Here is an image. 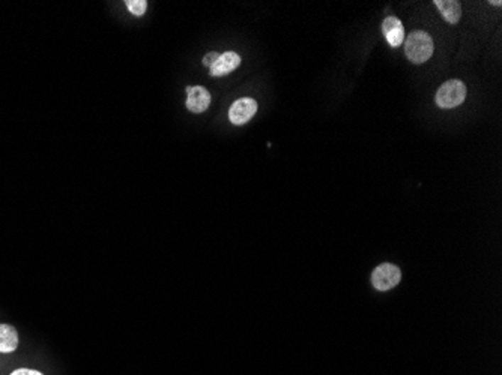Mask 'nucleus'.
I'll return each mask as SVG.
<instances>
[{
    "label": "nucleus",
    "mask_w": 502,
    "mask_h": 375,
    "mask_svg": "<svg viewBox=\"0 0 502 375\" xmlns=\"http://www.w3.org/2000/svg\"><path fill=\"white\" fill-rule=\"evenodd\" d=\"M9 375H44L43 372L36 369H29V368H18L16 371H12Z\"/></svg>",
    "instance_id": "12"
},
{
    "label": "nucleus",
    "mask_w": 502,
    "mask_h": 375,
    "mask_svg": "<svg viewBox=\"0 0 502 375\" xmlns=\"http://www.w3.org/2000/svg\"><path fill=\"white\" fill-rule=\"evenodd\" d=\"M435 5L441 11L442 17L452 24L459 23L462 16V6L456 0H435Z\"/></svg>",
    "instance_id": "9"
},
{
    "label": "nucleus",
    "mask_w": 502,
    "mask_h": 375,
    "mask_svg": "<svg viewBox=\"0 0 502 375\" xmlns=\"http://www.w3.org/2000/svg\"><path fill=\"white\" fill-rule=\"evenodd\" d=\"M466 98V86L459 80L444 83L436 94V104L441 108H454Z\"/></svg>",
    "instance_id": "2"
},
{
    "label": "nucleus",
    "mask_w": 502,
    "mask_h": 375,
    "mask_svg": "<svg viewBox=\"0 0 502 375\" xmlns=\"http://www.w3.org/2000/svg\"><path fill=\"white\" fill-rule=\"evenodd\" d=\"M124 5L126 6L128 12H130L131 16L140 18L146 14L148 11V2L146 0H125Z\"/></svg>",
    "instance_id": "10"
},
{
    "label": "nucleus",
    "mask_w": 502,
    "mask_h": 375,
    "mask_svg": "<svg viewBox=\"0 0 502 375\" xmlns=\"http://www.w3.org/2000/svg\"><path fill=\"white\" fill-rule=\"evenodd\" d=\"M211 94L203 86H188L187 87V101L185 106L190 113L200 114L204 113L211 106Z\"/></svg>",
    "instance_id": "5"
},
{
    "label": "nucleus",
    "mask_w": 502,
    "mask_h": 375,
    "mask_svg": "<svg viewBox=\"0 0 502 375\" xmlns=\"http://www.w3.org/2000/svg\"><path fill=\"white\" fill-rule=\"evenodd\" d=\"M218 57H220V53H217V51H209V53H206V55L203 56V59H202L203 67L211 68Z\"/></svg>",
    "instance_id": "11"
},
{
    "label": "nucleus",
    "mask_w": 502,
    "mask_h": 375,
    "mask_svg": "<svg viewBox=\"0 0 502 375\" xmlns=\"http://www.w3.org/2000/svg\"><path fill=\"white\" fill-rule=\"evenodd\" d=\"M382 32L383 36L387 38V41L391 47L402 45L405 41V28L402 21L397 17H387L382 23Z\"/></svg>",
    "instance_id": "7"
},
{
    "label": "nucleus",
    "mask_w": 502,
    "mask_h": 375,
    "mask_svg": "<svg viewBox=\"0 0 502 375\" xmlns=\"http://www.w3.org/2000/svg\"><path fill=\"white\" fill-rule=\"evenodd\" d=\"M257 113V101L253 98H239L229 108V121L231 125H246Z\"/></svg>",
    "instance_id": "4"
},
{
    "label": "nucleus",
    "mask_w": 502,
    "mask_h": 375,
    "mask_svg": "<svg viewBox=\"0 0 502 375\" xmlns=\"http://www.w3.org/2000/svg\"><path fill=\"white\" fill-rule=\"evenodd\" d=\"M402 279L400 269L390 263H383L378 266L371 275L373 287L379 291H388L394 289Z\"/></svg>",
    "instance_id": "3"
},
{
    "label": "nucleus",
    "mask_w": 502,
    "mask_h": 375,
    "mask_svg": "<svg viewBox=\"0 0 502 375\" xmlns=\"http://www.w3.org/2000/svg\"><path fill=\"white\" fill-rule=\"evenodd\" d=\"M241 56L235 51H224V53L220 55L215 60V63L209 68V75L214 77V79H218V77H224L230 72H234L235 69H238L241 67Z\"/></svg>",
    "instance_id": "6"
},
{
    "label": "nucleus",
    "mask_w": 502,
    "mask_h": 375,
    "mask_svg": "<svg viewBox=\"0 0 502 375\" xmlns=\"http://www.w3.org/2000/svg\"><path fill=\"white\" fill-rule=\"evenodd\" d=\"M18 332L11 325H0V353L9 354L18 348Z\"/></svg>",
    "instance_id": "8"
},
{
    "label": "nucleus",
    "mask_w": 502,
    "mask_h": 375,
    "mask_svg": "<svg viewBox=\"0 0 502 375\" xmlns=\"http://www.w3.org/2000/svg\"><path fill=\"white\" fill-rule=\"evenodd\" d=\"M433 40L427 32L417 30L412 32L405 41V53L408 59L414 63H424L433 55Z\"/></svg>",
    "instance_id": "1"
}]
</instances>
